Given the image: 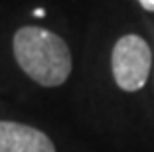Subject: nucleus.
Wrapping results in <instances>:
<instances>
[{
    "mask_svg": "<svg viewBox=\"0 0 154 152\" xmlns=\"http://www.w3.org/2000/svg\"><path fill=\"white\" fill-rule=\"evenodd\" d=\"M12 51L20 69L42 87H59L73 67L63 38L42 26H24L12 38Z\"/></svg>",
    "mask_w": 154,
    "mask_h": 152,
    "instance_id": "1",
    "label": "nucleus"
},
{
    "mask_svg": "<svg viewBox=\"0 0 154 152\" xmlns=\"http://www.w3.org/2000/svg\"><path fill=\"white\" fill-rule=\"evenodd\" d=\"M152 67V51L144 38L127 34L117 40L111 54V69L119 89L134 93L146 85Z\"/></svg>",
    "mask_w": 154,
    "mask_h": 152,
    "instance_id": "2",
    "label": "nucleus"
},
{
    "mask_svg": "<svg viewBox=\"0 0 154 152\" xmlns=\"http://www.w3.org/2000/svg\"><path fill=\"white\" fill-rule=\"evenodd\" d=\"M0 152H55L44 130L14 121H0Z\"/></svg>",
    "mask_w": 154,
    "mask_h": 152,
    "instance_id": "3",
    "label": "nucleus"
},
{
    "mask_svg": "<svg viewBox=\"0 0 154 152\" xmlns=\"http://www.w3.org/2000/svg\"><path fill=\"white\" fill-rule=\"evenodd\" d=\"M138 4H140L146 12H154V0H138Z\"/></svg>",
    "mask_w": 154,
    "mask_h": 152,
    "instance_id": "4",
    "label": "nucleus"
},
{
    "mask_svg": "<svg viewBox=\"0 0 154 152\" xmlns=\"http://www.w3.org/2000/svg\"><path fill=\"white\" fill-rule=\"evenodd\" d=\"M34 16H45V10H42V8L34 10Z\"/></svg>",
    "mask_w": 154,
    "mask_h": 152,
    "instance_id": "5",
    "label": "nucleus"
}]
</instances>
